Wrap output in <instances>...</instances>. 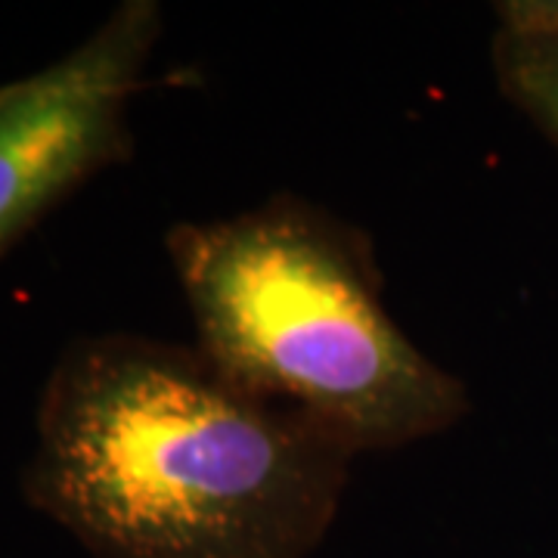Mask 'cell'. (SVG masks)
Masks as SVG:
<instances>
[{"instance_id":"cell-3","label":"cell","mask_w":558,"mask_h":558,"mask_svg":"<svg viewBox=\"0 0 558 558\" xmlns=\"http://www.w3.org/2000/svg\"><path fill=\"white\" fill-rule=\"evenodd\" d=\"M161 25L159 0H124L65 57L0 84V260L84 183L131 161V106Z\"/></svg>"},{"instance_id":"cell-2","label":"cell","mask_w":558,"mask_h":558,"mask_svg":"<svg viewBox=\"0 0 558 558\" xmlns=\"http://www.w3.org/2000/svg\"><path fill=\"white\" fill-rule=\"evenodd\" d=\"M165 248L202 354L348 453L410 447L469 416L465 381L400 329L373 240L339 215L274 193L174 223Z\"/></svg>"},{"instance_id":"cell-4","label":"cell","mask_w":558,"mask_h":558,"mask_svg":"<svg viewBox=\"0 0 558 558\" xmlns=\"http://www.w3.org/2000/svg\"><path fill=\"white\" fill-rule=\"evenodd\" d=\"M490 60L502 97L558 149V0L497 7Z\"/></svg>"},{"instance_id":"cell-1","label":"cell","mask_w":558,"mask_h":558,"mask_svg":"<svg viewBox=\"0 0 558 558\" xmlns=\"http://www.w3.org/2000/svg\"><path fill=\"white\" fill-rule=\"evenodd\" d=\"M354 459L196 344L102 332L53 363L20 487L94 558H311Z\"/></svg>"}]
</instances>
